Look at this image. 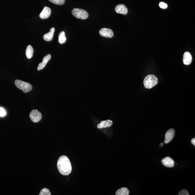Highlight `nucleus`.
Here are the masks:
<instances>
[{"mask_svg":"<svg viewBox=\"0 0 195 195\" xmlns=\"http://www.w3.org/2000/svg\"><path fill=\"white\" fill-rule=\"evenodd\" d=\"M57 165L59 172L62 175L67 176L71 173L72 167L70 161L67 156H61L59 158Z\"/></svg>","mask_w":195,"mask_h":195,"instance_id":"nucleus-1","label":"nucleus"},{"mask_svg":"<svg viewBox=\"0 0 195 195\" xmlns=\"http://www.w3.org/2000/svg\"><path fill=\"white\" fill-rule=\"evenodd\" d=\"M158 82V79L155 75H150L145 77L143 80V84L145 88L151 89L155 86Z\"/></svg>","mask_w":195,"mask_h":195,"instance_id":"nucleus-2","label":"nucleus"},{"mask_svg":"<svg viewBox=\"0 0 195 195\" xmlns=\"http://www.w3.org/2000/svg\"><path fill=\"white\" fill-rule=\"evenodd\" d=\"M15 85L18 89L23 91L24 92L28 93L32 89V86L28 82H23L21 80H16L15 81Z\"/></svg>","mask_w":195,"mask_h":195,"instance_id":"nucleus-3","label":"nucleus"},{"mask_svg":"<svg viewBox=\"0 0 195 195\" xmlns=\"http://www.w3.org/2000/svg\"><path fill=\"white\" fill-rule=\"evenodd\" d=\"M72 13L75 17L78 19L85 20L89 16L88 12L82 9L75 8L73 9Z\"/></svg>","mask_w":195,"mask_h":195,"instance_id":"nucleus-4","label":"nucleus"},{"mask_svg":"<svg viewBox=\"0 0 195 195\" xmlns=\"http://www.w3.org/2000/svg\"><path fill=\"white\" fill-rule=\"evenodd\" d=\"M30 118L33 122L34 123L39 122L42 118V115L41 113L38 110H33L30 112L29 115Z\"/></svg>","mask_w":195,"mask_h":195,"instance_id":"nucleus-5","label":"nucleus"},{"mask_svg":"<svg viewBox=\"0 0 195 195\" xmlns=\"http://www.w3.org/2000/svg\"><path fill=\"white\" fill-rule=\"evenodd\" d=\"M175 135V130L174 129H170L167 130L166 133L165 134V139L164 143L165 144H167L170 143L171 141L173 139Z\"/></svg>","mask_w":195,"mask_h":195,"instance_id":"nucleus-6","label":"nucleus"},{"mask_svg":"<svg viewBox=\"0 0 195 195\" xmlns=\"http://www.w3.org/2000/svg\"><path fill=\"white\" fill-rule=\"evenodd\" d=\"M99 33L101 36L108 38L113 37L114 34L113 31L111 29L107 28L101 29Z\"/></svg>","mask_w":195,"mask_h":195,"instance_id":"nucleus-7","label":"nucleus"},{"mask_svg":"<svg viewBox=\"0 0 195 195\" xmlns=\"http://www.w3.org/2000/svg\"><path fill=\"white\" fill-rule=\"evenodd\" d=\"M161 161L164 166L167 168H173L174 166V162L173 159L169 156L163 158Z\"/></svg>","mask_w":195,"mask_h":195,"instance_id":"nucleus-8","label":"nucleus"},{"mask_svg":"<svg viewBox=\"0 0 195 195\" xmlns=\"http://www.w3.org/2000/svg\"><path fill=\"white\" fill-rule=\"evenodd\" d=\"M51 10L49 7H45L40 14V17L42 19L48 18L51 14Z\"/></svg>","mask_w":195,"mask_h":195,"instance_id":"nucleus-9","label":"nucleus"},{"mask_svg":"<svg viewBox=\"0 0 195 195\" xmlns=\"http://www.w3.org/2000/svg\"><path fill=\"white\" fill-rule=\"evenodd\" d=\"M115 11L117 14L126 15L128 14V10L126 5L123 4H120L117 5L115 8Z\"/></svg>","mask_w":195,"mask_h":195,"instance_id":"nucleus-10","label":"nucleus"},{"mask_svg":"<svg viewBox=\"0 0 195 195\" xmlns=\"http://www.w3.org/2000/svg\"><path fill=\"white\" fill-rule=\"evenodd\" d=\"M51 55L50 54H47L44 57L43 59V61L41 63H40L38 65L37 68L38 71H40L44 69L46 65L48 62L50 60L51 58Z\"/></svg>","mask_w":195,"mask_h":195,"instance_id":"nucleus-11","label":"nucleus"},{"mask_svg":"<svg viewBox=\"0 0 195 195\" xmlns=\"http://www.w3.org/2000/svg\"><path fill=\"white\" fill-rule=\"evenodd\" d=\"M113 124V121L110 120H107L101 121L100 124L98 125L97 128L99 129H102L110 127Z\"/></svg>","mask_w":195,"mask_h":195,"instance_id":"nucleus-12","label":"nucleus"},{"mask_svg":"<svg viewBox=\"0 0 195 195\" xmlns=\"http://www.w3.org/2000/svg\"><path fill=\"white\" fill-rule=\"evenodd\" d=\"M192 57L190 53L186 52L184 54L183 61L186 65H189L192 62Z\"/></svg>","mask_w":195,"mask_h":195,"instance_id":"nucleus-13","label":"nucleus"},{"mask_svg":"<svg viewBox=\"0 0 195 195\" xmlns=\"http://www.w3.org/2000/svg\"><path fill=\"white\" fill-rule=\"evenodd\" d=\"M55 29L54 27H52L50 29V32L44 35L43 36V39L46 41L49 42L53 39L54 37Z\"/></svg>","mask_w":195,"mask_h":195,"instance_id":"nucleus-14","label":"nucleus"},{"mask_svg":"<svg viewBox=\"0 0 195 195\" xmlns=\"http://www.w3.org/2000/svg\"><path fill=\"white\" fill-rule=\"evenodd\" d=\"M25 53L27 58L30 59L32 57L33 55H34V49L32 46L29 45L27 46L26 50Z\"/></svg>","mask_w":195,"mask_h":195,"instance_id":"nucleus-15","label":"nucleus"},{"mask_svg":"<svg viewBox=\"0 0 195 195\" xmlns=\"http://www.w3.org/2000/svg\"><path fill=\"white\" fill-rule=\"evenodd\" d=\"M129 194V189L126 187H122L118 190L116 195H128Z\"/></svg>","mask_w":195,"mask_h":195,"instance_id":"nucleus-16","label":"nucleus"},{"mask_svg":"<svg viewBox=\"0 0 195 195\" xmlns=\"http://www.w3.org/2000/svg\"><path fill=\"white\" fill-rule=\"evenodd\" d=\"M66 40H67V38L66 36L65 33L63 31H62L59 35L58 41L59 43L61 44H64L65 43Z\"/></svg>","mask_w":195,"mask_h":195,"instance_id":"nucleus-17","label":"nucleus"},{"mask_svg":"<svg viewBox=\"0 0 195 195\" xmlns=\"http://www.w3.org/2000/svg\"><path fill=\"white\" fill-rule=\"evenodd\" d=\"M51 2L55 5H62L65 3V0H49Z\"/></svg>","mask_w":195,"mask_h":195,"instance_id":"nucleus-18","label":"nucleus"},{"mask_svg":"<svg viewBox=\"0 0 195 195\" xmlns=\"http://www.w3.org/2000/svg\"><path fill=\"white\" fill-rule=\"evenodd\" d=\"M51 194L50 190L47 188L42 189L40 191V195H51Z\"/></svg>","mask_w":195,"mask_h":195,"instance_id":"nucleus-19","label":"nucleus"},{"mask_svg":"<svg viewBox=\"0 0 195 195\" xmlns=\"http://www.w3.org/2000/svg\"><path fill=\"white\" fill-rule=\"evenodd\" d=\"M179 195H189L188 191L186 189H183L179 192Z\"/></svg>","mask_w":195,"mask_h":195,"instance_id":"nucleus-20","label":"nucleus"},{"mask_svg":"<svg viewBox=\"0 0 195 195\" xmlns=\"http://www.w3.org/2000/svg\"><path fill=\"white\" fill-rule=\"evenodd\" d=\"M159 6L161 8L165 9L167 8L168 5L166 3L163 2H161L159 4Z\"/></svg>","mask_w":195,"mask_h":195,"instance_id":"nucleus-21","label":"nucleus"},{"mask_svg":"<svg viewBox=\"0 0 195 195\" xmlns=\"http://www.w3.org/2000/svg\"><path fill=\"white\" fill-rule=\"evenodd\" d=\"M6 115V112L3 108L0 107V117H5Z\"/></svg>","mask_w":195,"mask_h":195,"instance_id":"nucleus-22","label":"nucleus"},{"mask_svg":"<svg viewBox=\"0 0 195 195\" xmlns=\"http://www.w3.org/2000/svg\"><path fill=\"white\" fill-rule=\"evenodd\" d=\"M191 143H192V144L194 146H195V138H194V139H192V140H191Z\"/></svg>","mask_w":195,"mask_h":195,"instance_id":"nucleus-23","label":"nucleus"},{"mask_svg":"<svg viewBox=\"0 0 195 195\" xmlns=\"http://www.w3.org/2000/svg\"><path fill=\"white\" fill-rule=\"evenodd\" d=\"M163 146V143H161V144H160L159 146L160 148H161V147H162Z\"/></svg>","mask_w":195,"mask_h":195,"instance_id":"nucleus-24","label":"nucleus"}]
</instances>
